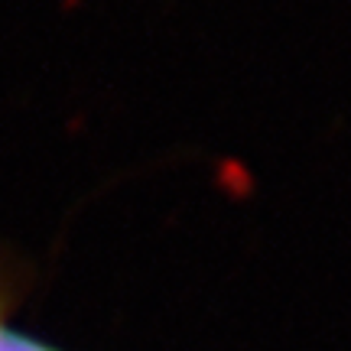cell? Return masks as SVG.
Instances as JSON below:
<instances>
[{
    "mask_svg": "<svg viewBox=\"0 0 351 351\" xmlns=\"http://www.w3.org/2000/svg\"><path fill=\"white\" fill-rule=\"evenodd\" d=\"M0 351H52V348L26 339V335H20V332H13V328H7L0 322Z\"/></svg>",
    "mask_w": 351,
    "mask_h": 351,
    "instance_id": "cell-1",
    "label": "cell"
}]
</instances>
